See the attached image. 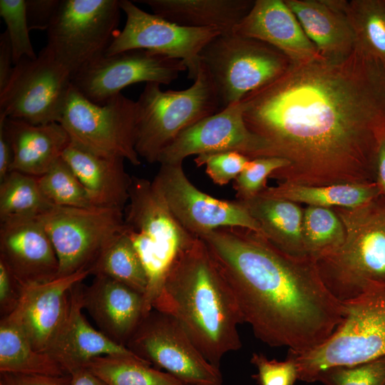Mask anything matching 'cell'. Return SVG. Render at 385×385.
Returning <instances> with one entry per match:
<instances>
[{"mask_svg": "<svg viewBox=\"0 0 385 385\" xmlns=\"http://www.w3.org/2000/svg\"><path fill=\"white\" fill-rule=\"evenodd\" d=\"M247 128L288 165L270 178L307 186L375 182L385 139V63L358 46L346 58L290 63L242 100Z\"/></svg>", "mask_w": 385, "mask_h": 385, "instance_id": "6da1fadb", "label": "cell"}, {"mask_svg": "<svg viewBox=\"0 0 385 385\" xmlns=\"http://www.w3.org/2000/svg\"><path fill=\"white\" fill-rule=\"evenodd\" d=\"M236 300L243 322L272 347L300 354L325 342L345 307L327 289L309 257L289 255L262 235L222 227L199 237Z\"/></svg>", "mask_w": 385, "mask_h": 385, "instance_id": "7a4b0ae2", "label": "cell"}, {"mask_svg": "<svg viewBox=\"0 0 385 385\" xmlns=\"http://www.w3.org/2000/svg\"><path fill=\"white\" fill-rule=\"evenodd\" d=\"M153 309L174 317L217 369L225 354L242 346L237 329L244 322L240 311L209 249L199 237L173 265Z\"/></svg>", "mask_w": 385, "mask_h": 385, "instance_id": "3957f363", "label": "cell"}, {"mask_svg": "<svg viewBox=\"0 0 385 385\" xmlns=\"http://www.w3.org/2000/svg\"><path fill=\"white\" fill-rule=\"evenodd\" d=\"M334 210L343 222L344 242L315 263L327 289L344 303L385 285V197Z\"/></svg>", "mask_w": 385, "mask_h": 385, "instance_id": "277c9868", "label": "cell"}, {"mask_svg": "<svg viewBox=\"0 0 385 385\" xmlns=\"http://www.w3.org/2000/svg\"><path fill=\"white\" fill-rule=\"evenodd\" d=\"M125 233L132 242L145 270L148 287L144 315L153 309L165 278L179 255L197 238L173 217L152 182L132 176L124 209Z\"/></svg>", "mask_w": 385, "mask_h": 385, "instance_id": "5b68a950", "label": "cell"}, {"mask_svg": "<svg viewBox=\"0 0 385 385\" xmlns=\"http://www.w3.org/2000/svg\"><path fill=\"white\" fill-rule=\"evenodd\" d=\"M136 103L135 150L149 163H158L163 150L184 130L221 110L212 81L201 63L189 88L163 91L145 83Z\"/></svg>", "mask_w": 385, "mask_h": 385, "instance_id": "8992f818", "label": "cell"}, {"mask_svg": "<svg viewBox=\"0 0 385 385\" xmlns=\"http://www.w3.org/2000/svg\"><path fill=\"white\" fill-rule=\"evenodd\" d=\"M343 304L344 319L325 342L303 354L289 353L297 364L299 380L315 382L327 369L385 356V285Z\"/></svg>", "mask_w": 385, "mask_h": 385, "instance_id": "52a82bcc", "label": "cell"}, {"mask_svg": "<svg viewBox=\"0 0 385 385\" xmlns=\"http://www.w3.org/2000/svg\"><path fill=\"white\" fill-rule=\"evenodd\" d=\"M200 58L215 87L221 110L274 81L291 63L273 46L232 32L213 38Z\"/></svg>", "mask_w": 385, "mask_h": 385, "instance_id": "ba28073f", "label": "cell"}, {"mask_svg": "<svg viewBox=\"0 0 385 385\" xmlns=\"http://www.w3.org/2000/svg\"><path fill=\"white\" fill-rule=\"evenodd\" d=\"M120 0H61L46 49L73 77L104 56L118 33Z\"/></svg>", "mask_w": 385, "mask_h": 385, "instance_id": "9c48e42d", "label": "cell"}, {"mask_svg": "<svg viewBox=\"0 0 385 385\" xmlns=\"http://www.w3.org/2000/svg\"><path fill=\"white\" fill-rule=\"evenodd\" d=\"M135 101L121 93L94 103L72 85L60 123L71 142L98 154L141 164L135 148Z\"/></svg>", "mask_w": 385, "mask_h": 385, "instance_id": "30bf717a", "label": "cell"}, {"mask_svg": "<svg viewBox=\"0 0 385 385\" xmlns=\"http://www.w3.org/2000/svg\"><path fill=\"white\" fill-rule=\"evenodd\" d=\"M39 219L57 255L58 278L89 271L125 230L123 210L116 208L53 207Z\"/></svg>", "mask_w": 385, "mask_h": 385, "instance_id": "8fae6325", "label": "cell"}, {"mask_svg": "<svg viewBox=\"0 0 385 385\" xmlns=\"http://www.w3.org/2000/svg\"><path fill=\"white\" fill-rule=\"evenodd\" d=\"M71 88V75L44 47L14 65L0 91V114L34 125L60 123Z\"/></svg>", "mask_w": 385, "mask_h": 385, "instance_id": "7c38bea8", "label": "cell"}, {"mask_svg": "<svg viewBox=\"0 0 385 385\" xmlns=\"http://www.w3.org/2000/svg\"><path fill=\"white\" fill-rule=\"evenodd\" d=\"M126 347L185 385H222L220 369L202 354L172 316L155 309L143 317Z\"/></svg>", "mask_w": 385, "mask_h": 385, "instance_id": "4fadbf2b", "label": "cell"}, {"mask_svg": "<svg viewBox=\"0 0 385 385\" xmlns=\"http://www.w3.org/2000/svg\"><path fill=\"white\" fill-rule=\"evenodd\" d=\"M176 220L196 237L222 227L246 228L262 235L260 225L237 200L214 197L199 190L183 164H161L151 181Z\"/></svg>", "mask_w": 385, "mask_h": 385, "instance_id": "5bb4252c", "label": "cell"}, {"mask_svg": "<svg viewBox=\"0 0 385 385\" xmlns=\"http://www.w3.org/2000/svg\"><path fill=\"white\" fill-rule=\"evenodd\" d=\"M126 21L118 31L105 55L133 49H145L182 60L188 78L195 81L200 66V53L221 34L216 28L185 27L146 12L131 1L120 0Z\"/></svg>", "mask_w": 385, "mask_h": 385, "instance_id": "9a60e30c", "label": "cell"}, {"mask_svg": "<svg viewBox=\"0 0 385 385\" xmlns=\"http://www.w3.org/2000/svg\"><path fill=\"white\" fill-rule=\"evenodd\" d=\"M185 71L182 60L133 49L100 57L77 72L72 85L89 101L103 104L128 86L141 82L169 85Z\"/></svg>", "mask_w": 385, "mask_h": 385, "instance_id": "2e32d148", "label": "cell"}, {"mask_svg": "<svg viewBox=\"0 0 385 385\" xmlns=\"http://www.w3.org/2000/svg\"><path fill=\"white\" fill-rule=\"evenodd\" d=\"M234 151L250 159L268 157L263 140L247 128L242 102L232 104L182 131L161 153L158 163L179 164L190 155Z\"/></svg>", "mask_w": 385, "mask_h": 385, "instance_id": "e0dca14e", "label": "cell"}, {"mask_svg": "<svg viewBox=\"0 0 385 385\" xmlns=\"http://www.w3.org/2000/svg\"><path fill=\"white\" fill-rule=\"evenodd\" d=\"M0 259L22 286L58 278L57 255L39 217L0 222Z\"/></svg>", "mask_w": 385, "mask_h": 385, "instance_id": "ac0fdd59", "label": "cell"}, {"mask_svg": "<svg viewBox=\"0 0 385 385\" xmlns=\"http://www.w3.org/2000/svg\"><path fill=\"white\" fill-rule=\"evenodd\" d=\"M90 274L83 270L48 282L24 286L19 306L11 314L36 351L46 354L68 316L71 289Z\"/></svg>", "mask_w": 385, "mask_h": 385, "instance_id": "d6986e66", "label": "cell"}, {"mask_svg": "<svg viewBox=\"0 0 385 385\" xmlns=\"http://www.w3.org/2000/svg\"><path fill=\"white\" fill-rule=\"evenodd\" d=\"M89 286L82 284L83 309L99 331L126 346L144 317L143 294L105 276H94Z\"/></svg>", "mask_w": 385, "mask_h": 385, "instance_id": "ffe728a7", "label": "cell"}, {"mask_svg": "<svg viewBox=\"0 0 385 385\" xmlns=\"http://www.w3.org/2000/svg\"><path fill=\"white\" fill-rule=\"evenodd\" d=\"M232 33L266 43L292 63L319 58L318 51L297 17L282 0H256Z\"/></svg>", "mask_w": 385, "mask_h": 385, "instance_id": "44dd1931", "label": "cell"}, {"mask_svg": "<svg viewBox=\"0 0 385 385\" xmlns=\"http://www.w3.org/2000/svg\"><path fill=\"white\" fill-rule=\"evenodd\" d=\"M81 288L82 282H79L71 289L68 316L46 352L68 374L98 356L135 355L126 346L114 342L95 329L88 322L82 313Z\"/></svg>", "mask_w": 385, "mask_h": 385, "instance_id": "7402d4cb", "label": "cell"}, {"mask_svg": "<svg viewBox=\"0 0 385 385\" xmlns=\"http://www.w3.org/2000/svg\"><path fill=\"white\" fill-rule=\"evenodd\" d=\"M284 1L320 56L331 61H341L354 51L356 38L347 13V1Z\"/></svg>", "mask_w": 385, "mask_h": 385, "instance_id": "603a6c76", "label": "cell"}, {"mask_svg": "<svg viewBox=\"0 0 385 385\" xmlns=\"http://www.w3.org/2000/svg\"><path fill=\"white\" fill-rule=\"evenodd\" d=\"M96 207L124 211L132 182L124 158L96 153L73 142L62 154Z\"/></svg>", "mask_w": 385, "mask_h": 385, "instance_id": "cb8c5ba5", "label": "cell"}, {"mask_svg": "<svg viewBox=\"0 0 385 385\" xmlns=\"http://www.w3.org/2000/svg\"><path fill=\"white\" fill-rule=\"evenodd\" d=\"M0 119L12 149L11 171L38 177L62 156L71 142L60 123L34 125L1 114Z\"/></svg>", "mask_w": 385, "mask_h": 385, "instance_id": "d4e9b609", "label": "cell"}, {"mask_svg": "<svg viewBox=\"0 0 385 385\" xmlns=\"http://www.w3.org/2000/svg\"><path fill=\"white\" fill-rule=\"evenodd\" d=\"M255 1L248 0H140L153 14L178 25L219 29L232 33L247 14Z\"/></svg>", "mask_w": 385, "mask_h": 385, "instance_id": "484cf974", "label": "cell"}, {"mask_svg": "<svg viewBox=\"0 0 385 385\" xmlns=\"http://www.w3.org/2000/svg\"><path fill=\"white\" fill-rule=\"evenodd\" d=\"M237 200L257 221L269 242L289 255L307 257L302 235L303 208L299 204L262 195Z\"/></svg>", "mask_w": 385, "mask_h": 385, "instance_id": "4316f807", "label": "cell"}, {"mask_svg": "<svg viewBox=\"0 0 385 385\" xmlns=\"http://www.w3.org/2000/svg\"><path fill=\"white\" fill-rule=\"evenodd\" d=\"M260 195L287 200L307 206L328 208H354L363 205L380 195L376 183H339L307 186L278 183L267 187Z\"/></svg>", "mask_w": 385, "mask_h": 385, "instance_id": "83f0119b", "label": "cell"}, {"mask_svg": "<svg viewBox=\"0 0 385 385\" xmlns=\"http://www.w3.org/2000/svg\"><path fill=\"white\" fill-rule=\"evenodd\" d=\"M0 373L68 374L51 356L33 348L12 314L0 319Z\"/></svg>", "mask_w": 385, "mask_h": 385, "instance_id": "f1b7e54d", "label": "cell"}, {"mask_svg": "<svg viewBox=\"0 0 385 385\" xmlns=\"http://www.w3.org/2000/svg\"><path fill=\"white\" fill-rule=\"evenodd\" d=\"M83 367L108 385H185L169 373L152 368L149 362L135 355L101 356Z\"/></svg>", "mask_w": 385, "mask_h": 385, "instance_id": "f546056e", "label": "cell"}, {"mask_svg": "<svg viewBox=\"0 0 385 385\" xmlns=\"http://www.w3.org/2000/svg\"><path fill=\"white\" fill-rule=\"evenodd\" d=\"M94 276H105L145 294L148 277L143 263L128 235L123 232L101 253L89 270Z\"/></svg>", "mask_w": 385, "mask_h": 385, "instance_id": "4dcf8cb0", "label": "cell"}, {"mask_svg": "<svg viewBox=\"0 0 385 385\" xmlns=\"http://www.w3.org/2000/svg\"><path fill=\"white\" fill-rule=\"evenodd\" d=\"M53 207L41 192L36 176L11 171L0 182V222L39 217Z\"/></svg>", "mask_w": 385, "mask_h": 385, "instance_id": "1f68e13d", "label": "cell"}, {"mask_svg": "<svg viewBox=\"0 0 385 385\" xmlns=\"http://www.w3.org/2000/svg\"><path fill=\"white\" fill-rule=\"evenodd\" d=\"M302 235L306 255L316 260L340 247L346 234L334 208L307 206L303 209Z\"/></svg>", "mask_w": 385, "mask_h": 385, "instance_id": "d6a6232c", "label": "cell"}, {"mask_svg": "<svg viewBox=\"0 0 385 385\" xmlns=\"http://www.w3.org/2000/svg\"><path fill=\"white\" fill-rule=\"evenodd\" d=\"M356 46L385 63V1H347Z\"/></svg>", "mask_w": 385, "mask_h": 385, "instance_id": "836d02e7", "label": "cell"}, {"mask_svg": "<svg viewBox=\"0 0 385 385\" xmlns=\"http://www.w3.org/2000/svg\"><path fill=\"white\" fill-rule=\"evenodd\" d=\"M37 178L43 197L53 207L94 206L85 188L62 156Z\"/></svg>", "mask_w": 385, "mask_h": 385, "instance_id": "e575fe53", "label": "cell"}, {"mask_svg": "<svg viewBox=\"0 0 385 385\" xmlns=\"http://www.w3.org/2000/svg\"><path fill=\"white\" fill-rule=\"evenodd\" d=\"M0 16L6 25L14 65L24 58H36L29 36L25 0H0Z\"/></svg>", "mask_w": 385, "mask_h": 385, "instance_id": "d590c367", "label": "cell"}, {"mask_svg": "<svg viewBox=\"0 0 385 385\" xmlns=\"http://www.w3.org/2000/svg\"><path fill=\"white\" fill-rule=\"evenodd\" d=\"M324 385H385V356L353 366L327 369L317 376Z\"/></svg>", "mask_w": 385, "mask_h": 385, "instance_id": "8d00e7d4", "label": "cell"}, {"mask_svg": "<svg viewBox=\"0 0 385 385\" xmlns=\"http://www.w3.org/2000/svg\"><path fill=\"white\" fill-rule=\"evenodd\" d=\"M287 165L288 162L285 159L278 157L250 159L233 181L237 200H247L260 195L267 187V178L274 171Z\"/></svg>", "mask_w": 385, "mask_h": 385, "instance_id": "74e56055", "label": "cell"}, {"mask_svg": "<svg viewBox=\"0 0 385 385\" xmlns=\"http://www.w3.org/2000/svg\"><path fill=\"white\" fill-rule=\"evenodd\" d=\"M250 160L242 153L224 151L200 154L194 161L198 167L205 165V172L212 181L222 186L234 181Z\"/></svg>", "mask_w": 385, "mask_h": 385, "instance_id": "f35d334b", "label": "cell"}, {"mask_svg": "<svg viewBox=\"0 0 385 385\" xmlns=\"http://www.w3.org/2000/svg\"><path fill=\"white\" fill-rule=\"evenodd\" d=\"M257 373L252 378L259 385H294L298 369L294 359L288 355L284 361L269 359L261 353H253L250 359Z\"/></svg>", "mask_w": 385, "mask_h": 385, "instance_id": "ab89813d", "label": "cell"}, {"mask_svg": "<svg viewBox=\"0 0 385 385\" xmlns=\"http://www.w3.org/2000/svg\"><path fill=\"white\" fill-rule=\"evenodd\" d=\"M23 287L13 273L0 259V315L1 319L11 314L19 306Z\"/></svg>", "mask_w": 385, "mask_h": 385, "instance_id": "60d3db41", "label": "cell"}, {"mask_svg": "<svg viewBox=\"0 0 385 385\" xmlns=\"http://www.w3.org/2000/svg\"><path fill=\"white\" fill-rule=\"evenodd\" d=\"M61 0H26V11L30 30H48Z\"/></svg>", "mask_w": 385, "mask_h": 385, "instance_id": "b9f144b4", "label": "cell"}, {"mask_svg": "<svg viewBox=\"0 0 385 385\" xmlns=\"http://www.w3.org/2000/svg\"><path fill=\"white\" fill-rule=\"evenodd\" d=\"M71 375L47 376L0 373V385H69Z\"/></svg>", "mask_w": 385, "mask_h": 385, "instance_id": "7bdbcfd3", "label": "cell"}, {"mask_svg": "<svg viewBox=\"0 0 385 385\" xmlns=\"http://www.w3.org/2000/svg\"><path fill=\"white\" fill-rule=\"evenodd\" d=\"M14 66L11 45L5 31L0 35V91L5 87L9 81Z\"/></svg>", "mask_w": 385, "mask_h": 385, "instance_id": "ee69618b", "label": "cell"}, {"mask_svg": "<svg viewBox=\"0 0 385 385\" xmlns=\"http://www.w3.org/2000/svg\"><path fill=\"white\" fill-rule=\"evenodd\" d=\"M12 149L0 119V182L11 172Z\"/></svg>", "mask_w": 385, "mask_h": 385, "instance_id": "f6af8a7d", "label": "cell"}, {"mask_svg": "<svg viewBox=\"0 0 385 385\" xmlns=\"http://www.w3.org/2000/svg\"><path fill=\"white\" fill-rule=\"evenodd\" d=\"M69 374L71 375L69 385H108L85 367L77 369Z\"/></svg>", "mask_w": 385, "mask_h": 385, "instance_id": "bcb514c9", "label": "cell"}, {"mask_svg": "<svg viewBox=\"0 0 385 385\" xmlns=\"http://www.w3.org/2000/svg\"><path fill=\"white\" fill-rule=\"evenodd\" d=\"M375 183L380 195L385 197V139L381 143L377 153Z\"/></svg>", "mask_w": 385, "mask_h": 385, "instance_id": "7dc6e473", "label": "cell"}]
</instances>
